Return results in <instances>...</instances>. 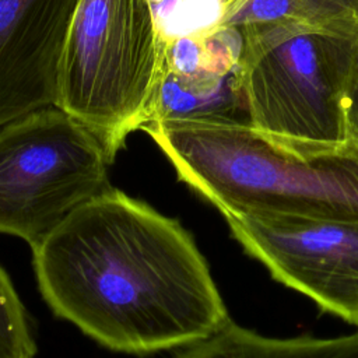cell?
Masks as SVG:
<instances>
[{"instance_id":"obj_1","label":"cell","mask_w":358,"mask_h":358,"mask_svg":"<svg viewBox=\"0 0 358 358\" xmlns=\"http://www.w3.org/2000/svg\"><path fill=\"white\" fill-rule=\"evenodd\" d=\"M32 255L53 313L109 350L187 347L229 322L192 235L117 189L74 210Z\"/></svg>"},{"instance_id":"obj_2","label":"cell","mask_w":358,"mask_h":358,"mask_svg":"<svg viewBox=\"0 0 358 358\" xmlns=\"http://www.w3.org/2000/svg\"><path fill=\"white\" fill-rule=\"evenodd\" d=\"M178 179L228 218L358 220V145L305 150L249 124L196 119L143 129Z\"/></svg>"},{"instance_id":"obj_3","label":"cell","mask_w":358,"mask_h":358,"mask_svg":"<svg viewBox=\"0 0 358 358\" xmlns=\"http://www.w3.org/2000/svg\"><path fill=\"white\" fill-rule=\"evenodd\" d=\"M239 31L250 126L296 148L348 144L344 94L358 25L275 24Z\"/></svg>"},{"instance_id":"obj_4","label":"cell","mask_w":358,"mask_h":358,"mask_svg":"<svg viewBox=\"0 0 358 358\" xmlns=\"http://www.w3.org/2000/svg\"><path fill=\"white\" fill-rule=\"evenodd\" d=\"M165 46L152 0H80L57 106L98 137L112 162L127 136L148 123Z\"/></svg>"},{"instance_id":"obj_5","label":"cell","mask_w":358,"mask_h":358,"mask_svg":"<svg viewBox=\"0 0 358 358\" xmlns=\"http://www.w3.org/2000/svg\"><path fill=\"white\" fill-rule=\"evenodd\" d=\"M103 144L59 106L0 127V234L36 248L74 210L110 189Z\"/></svg>"},{"instance_id":"obj_6","label":"cell","mask_w":358,"mask_h":358,"mask_svg":"<svg viewBox=\"0 0 358 358\" xmlns=\"http://www.w3.org/2000/svg\"><path fill=\"white\" fill-rule=\"evenodd\" d=\"M232 236L284 285L358 326V220L228 218Z\"/></svg>"},{"instance_id":"obj_7","label":"cell","mask_w":358,"mask_h":358,"mask_svg":"<svg viewBox=\"0 0 358 358\" xmlns=\"http://www.w3.org/2000/svg\"><path fill=\"white\" fill-rule=\"evenodd\" d=\"M80 0H0V127L57 106L59 76Z\"/></svg>"},{"instance_id":"obj_8","label":"cell","mask_w":358,"mask_h":358,"mask_svg":"<svg viewBox=\"0 0 358 358\" xmlns=\"http://www.w3.org/2000/svg\"><path fill=\"white\" fill-rule=\"evenodd\" d=\"M173 358H358V331L329 338H275L229 320L218 331L185 347Z\"/></svg>"},{"instance_id":"obj_9","label":"cell","mask_w":358,"mask_h":358,"mask_svg":"<svg viewBox=\"0 0 358 358\" xmlns=\"http://www.w3.org/2000/svg\"><path fill=\"white\" fill-rule=\"evenodd\" d=\"M275 24L358 25V0H248L213 27L246 29Z\"/></svg>"},{"instance_id":"obj_10","label":"cell","mask_w":358,"mask_h":358,"mask_svg":"<svg viewBox=\"0 0 358 358\" xmlns=\"http://www.w3.org/2000/svg\"><path fill=\"white\" fill-rule=\"evenodd\" d=\"M29 320L7 273L0 267V358H34Z\"/></svg>"},{"instance_id":"obj_11","label":"cell","mask_w":358,"mask_h":358,"mask_svg":"<svg viewBox=\"0 0 358 358\" xmlns=\"http://www.w3.org/2000/svg\"><path fill=\"white\" fill-rule=\"evenodd\" d=\"M344 117L348 141L358 145V43L344 94Z\"/></svg>"},{"instance_id":"obj_12","label":"cell","mask_w":358,"mask_h":358,"mask_svg":"<svg viewBox=\"0 0 358 358\" xmlns=\"http://www.w3.org/2000/svg\"><path fill=\"white\" fill-rule=\"evenodd\" d=\"M248 0H210V7L213 8V14L215 18V24L224 21L231 14H234L241 6H243ZM186 3V0H178L176 8L182 7Z\"/></svg>"}]
</instances>
